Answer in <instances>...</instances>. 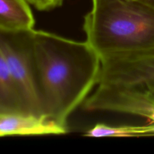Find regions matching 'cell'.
<instances>
[{"mask_svg": "<svg viewBox=\"0 0 154 154\" xmlns=\"http://www.w3.org/2000/svg\"><path fill=\"white\" fill-rule=\"evenodd\" d=\"M33 38L42 114L67 126L69 116L99 83L101 57L87 41L35 29Z\"/></svg>", "mask_w": 154, "mask_h": 154, "instance_id": "6da1fadb", "label": "cell"}, {"mask_svg": "<svg viewBox=\"0 0 154 154\" xmlns=\"http://www.w3.org/2000/svg\"><path fill=\"white\" fill-rule=\"evenodd\" d=\"M87 42L101 58L154 51V8L139 0H92Z\"/></svg>", "mask_w": 154, "mask_h": 154, "instance_id": "7a4b0ae2", "label": "cell"}, {"mask_svg": "<svg viewBox=\"0 0 154 154\" xmlns=\"http://www.w3.org/2000/svg\"><path fill=\"white\" fill-rule=\"evenodd\" d=\"M32 30L0 31V50L5 58L25 112L45 117L38 86Z\"/></svg>", "mask_w": 154, "mask_h": 154, "instance_id": "3957f363", "label": "cell"}, {"mask_svg": "<svg viewBox=\"0 0 154 154\" xmlns=\"http://www.w3.org/2000/svg\"><path fill=\"white\" fill-rule=\"evenodd\" d=\"M101 60L98 84L135 86L154 90V51L109 56Z\"/></svg>", "mask_w": 154, "mask_h": 154, "instance_id": "277c9868", "label": "cell"}, {"mask_svg": "<svg viewBox=\"0 0 154 154\" xmlns=\"http://www.w3.org/2000/svg\"><path fill=\"white\" fill-rule=\"evenodd\" d=\"M68 132L67 126L58 124L46 117L28 114H0V137L63 135Z\"/></svg>", "mask_w": 154, "mask_h": 154, "instance_id": "5b68a950", "label": "cell"}, {"mask_svg": "<svg viewBox=\"0 0 154 154\" xmlns=\"http://www.w3.org/2000/svg\"><path fill=\"white\" fill-rule=\"evenodd\" d=\"M35 19L25 0H0V31L34 29Z\"/></svg>", "mask_w": 154, "mask_h": 154, "instance_id": "8992f818", "label": "cell"}, {"mask_svg": "<svg viewBox=\"0 0 154 154\" xmlns=\"http://www.w3.org/2000/svg\"><path fill=\"white\" fill-rule=\"evenodd\" d=\"M5 114L26 113L5 58L0 50V114Z\"/></svg>", "mask_w": 154, "mask_h": 154, "instance_id": "52a82bcc", "label": "cell"}, {"mask_svg": "<svg viewBox=\"0 0 154 154\" xmlns=\"http://www.w3.org/2000/svg\"><path fill=\"white\" fill-rule=\"evenodd\" d=\"M90 138H128L154 136V123L142 126H109L98 123L84 133Z\"/></svg>", "mask_w": 154, "mask_h": 154, "instance_id": "ba28073f", "label": "cell"}, {"mask_svg": "<svg viewBox=\"0 0 154 154\" xmlns=\"http://www.w3.org/2000/svg\"><path fill=\"white\" fill-rule=\"evenodd\" d=\"M29 5L33 6L37 10L45 11L60 7L64 0H25Z\"/></svg>", "mask_w": 154, "mask_h": 154, "instance_id": "9c48e42d", "label": "cell"}, {"mask_svg": "<svg viewBox=\"0 0 154 154\" xmlns=\"http://www.w3.org/2000/svg\"><path fill=\"white\" fill-rule=\"evenodd\" d=\"M141 1L146 3V4L148 5L151 6L152 8H154V0H141Z\"/></svg>", "mask_w": 154, "mask_h": 154, "instance_id": "30bf717a", "label": "cell"}, {"mask_svg": "<svg viewBox=\"0 0 154 154\" xmlns=\"http://www.w3.org/2000/svg\"><path fill=\"white\" fill-rule=\"evenodd\" d=\"M148 90H149V89H148ZM150 90V91H152V92H153V94H154V90Z\"/></svg>", "mask_w": 154, "mask_h": 154, "instance_id": "8fae6325", "label": "cell"}, {"mask_svg": "<svg viewBox=\"0 0 154 154\" xmlns=\"http://www.w3.org/2000/svg\"><path fill=\"white\" fill-rule=\"evenodd\" d=\"M139 1H141V0H139Z\"/></svg>", "mask_w": 154, "mask_h": 154, "instance_id": "7c38bea8", "label": "cell"}]
</instances>
